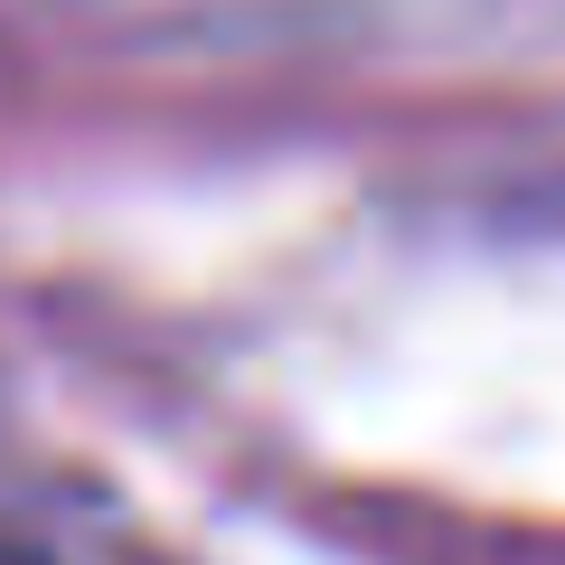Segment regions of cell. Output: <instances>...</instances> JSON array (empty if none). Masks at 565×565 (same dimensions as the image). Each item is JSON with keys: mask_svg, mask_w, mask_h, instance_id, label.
Instances as JSON below:
<instances>
[{"mask_svg": "<svg viewBox=\"0 0 565 565\" xmlns=\"http://www.w3.org/2000/svg\"><path fill=\"white\" fill-rule=\"evenodd\" d=\"M0 565H20V556H0Z\"/></svg>", "mask_w": 565, "mask_h": 565, "instance_id": "obj_1", "label": "cell"}]
</instances>
